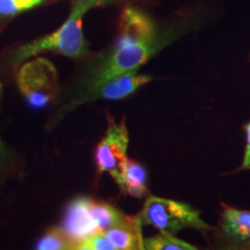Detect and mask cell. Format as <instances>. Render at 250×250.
<instances>
[{
    "label": "cell",
    "mask_w": 250,
    "mask_h": 250,
    "mask_svg": "<svg viewBox=\"0 0 250 250\" xmlns=\"http://www.w3.org/2000/svg\"><path fill=\"white\" fill-rule=\"evenodd\" d=\"M48 2V0H0V24L7 23L17 15Z\"/></svg>",
    "instance_id": "13"
},
{
    "label": "cell",
    "mask_w": 250,
    "mask_h": 250,
    "mask_svg": "<svg viewBox=\"0 0 250 250\" xmlns=\"http://www.w3.org/2000/svg\"><path fill=\"white\" fill-rule=\"evenodd\" d=\"M243 130H245V133H246L245 154H243L241 166H240V168H237L235 171L250 169V122H248V123L245 124V126H243Z\"/></svg>",
    "instance_id": "17"
},
{
    "label": "cell",
    "mask_w": 250,
    "mask_h": 250,
    "mask_svg": "<svg viewBox=\"0 0 250 250\" xmlns=\"http://www.w3.org/2000/svg\"><path fill=\"white\" fill-rule=\"evenodd\" d=\"M129 131L124 118L116 123L108 115V127L95 149V162L99 173H108L120 188L127 160Z\"/></svg>",
    "instance_id": "5"
},
{
    "label": "cell",
    "mask_w": 250,
    "mask_h": 250,
    "mask_svg": "<svg viewBox=\"0 0 250 250\" xmlns=\"http://www.w3.org/2000/svg\"><path fill=\"white\" fill-rule=\"evenodd\" d=\"M137 215L143 226L148 225L156 228L159 232L176 234L187 228H191L206 233L212 229V226L202 219L201 212L192 206L161 197L149 196Z\"/></svg>",
    "instance_id": "3"
},
{
    "label": "cell",
    "mask_w": 250,
    "mask_h": 250,
    "mask_svg": "<svg viewBox=\"0 0 250 250\" xmlns=\"http://www.w3.org/2000/svg\"><path fill=\"white\" fill-rule=\"evenodd\" d=\"M88 212L100 232L122 223L127 218L126 214H124L114 205L92 198H89L88 201Z\"/></svg>",
    "instance_id": "11"
},
{
    "label": "cell",
    "mask_w": 250,
    "mask_h": 250,
    "mask_svg": "<svg viewBox=\"0 0 250 250\" xmlns=\"http://www.w3.org/2000/svg\"><path fill=\"white\" fill-rule=\"evenodd\" d=\"M88 201L89 198L87 197L73 199L68 204L62 220L61 228L74 245V250L80 242L100 232L88 212Z\"/></svg>",
    "instance_id": "8"
},
{
    "label": "cell",
    "mask_w": 250,
    "mask_h": 250,
    "mask_svg": "<svg viewBox=\"0 0 250 250\" xmlns=\"http://www.w3.org/2000/svg\"><path fill=\"white\" fill-rule=\"evenodd\" d=\"M143 225L138 215H127L122 223L103 230L116 250H143Z\"/></svg>",
    "instance_id": "9"
},
{
    "label": "cell",
    "mask_w": 250,
    "mask_h": 250,
    "mask_svg": "<svg viewBox=\"0 0 250 250\" xmlns=\"http://www.w3.org/2000/svg\"><path fill=\"white\" fill-rule=\"evenodd\" d=\"M149 81H152V77L147 74H140L138 70L125 72L123 74L104 81L88 92L79 94L76 99L72 100L67 107L73 109L83 103L96 101V100H122L129 98Z\"/></svg>",
    "instance_id": "6"
},
{
    "label": "cell",
    "mask_w": 250,
    "mask_h": 250,
    "mask_svg": "<svg viewBox=\"0 0 250 250\" xmlns=\"http://www.w3.org/2000/svg\"><path fill=\"white\" fill-rule=\"evenodd\" d=\"M218 236L229 249H250V211L221 203Z\"/></svg>",
    "instance_id": "7"
},
{
    "label": "cell",
    "mask_w": 250,
    "mask_h": 250,
    "mask_svg": "<svg viewBox=\"0 0 250 250\" xmlns=\"http://www.w3.org/2000/svg\"><path fill=\"white\" fill-rule=\"evenodd\" d=\"M144 249L146 250H196L197 247L190 245L175 236V234L160 232L151 237H144Z\"/></svg>",
    "instance_id": "12"
},
{
    "label": "cell",
    "mask_w": 250,
    "mask_h": 250,
    "mask_svg": "<svg viewBox=\"0 0 250 250\" xmlns=\"http://www.w3.org/2000/svg\"><path fill=\"white\" fill-rule=\"evenodd\" d=\"M76 250H116L110 240L103 232L94 234L85 241L80 242Z\"/></svg>",
    "instance_id": "15"
},
{
    "label": "cell",
    "mask_w": 250,
    "mask_h": 250,
    "mask_svg": "<svg viewBox=\"0 0 250 250\" xmlns=\"http://www.w3.org/2000/svg\"><path fill=\"white\" fill-rule=\"evenodd\" d=\"M39 250H72L74 245L65 235L61 227H54L49 229L36 243Z\"/></svg>",
    "instance_id": "14"
},
{
    "label": "cell",
    "mask_w": 250,
    "mask_h": 250,
    "mask_svg": "<svg viewBox=\"0 0 250 250\" xmlns=\"http://www.w3.org/2000/svg\"><path fill=\"white\" fill-rule=\"evenodd\" d=\"M13 166V155L0 137V175L7 173Z\"/></svg>",
    "instance_id": "16"
},
{
    "label": "cell",
    "mask_w": 250,
    "mask_h": 250,
    "mask_svg": "<svg viewBox=\"0 0 250 250\" xmlns=\"http://www.w3.org/2000/svg\"><path fill=\"white\" fill-rule=\"evenodd\" d=\"M117 1L121 0H72L70 14L65 22L54 33L15 48L11 52L9 64L13 68L20 67L29 58L43 52H54L74 59L85 58L89 51L83 35V18L90 9Z\"/></svg>",
    "instance_id": "2"
},
{
    "label": "cell",
    "mask_w": 250,
    "mask_h": 250,
    "mask_svg": "<svg viewBox=\"0 0 250 250\" xmlns=\"http://www.w3.org/2000/svg\"><path fill=\"white\" fill-rule=\"evenodd\" d=\"M17 83L19 90L31 107L43 108L57 98L59 90L56 67L48 59H28L19 68Z\"/></svg>",
    "instance_id": "4"
},
{
    "label": "cell",
    "mask_w": 250,
    "mask_h": 250,
    "mask_svg": "<svg viewBox=\"0 0 250 250\" xmlns=\"http://www.w3.org/2000/svg\"><path fill=\"white\" fill-rule=\"evenodd\" d=\"M57 1H61V0H48V2H57Z\"/></svg>",
    "instance_id": "18"
},
{
    "label": "cell",
    "mask_w": 250,
    "mask_h": 250,
    "mask_svg": "<svg viewBox=\"0 0 250 250\" xmlns=\"http://www.w3.org/2000/svg\"><path fill=\"white\" fill-rule=\"evenodd\" d=\"M120 190L133 198H144L147 195V171L138 161L127 158Z\"/></svg>",
    "instance_id": "10"
},
{
    "label": "cell",
    "mask_w": 250,
    "mask_h": 250,
    "mask_svg": "<svg viewBox=\"0 0 250 250\" xmlns=\"http://www.w3.org/2000/svg\"><path fill=\"white\" fill-rule=\"evenodd\" d=\"M193 21L190 14L184 13L170 22L160 24L142 9L126 7L121 15L116 41L90 62L80 94L125 72L139 70L162 49L183 35Z\"/></svg>",
    "instance_id": "1"
}]
</instances>
